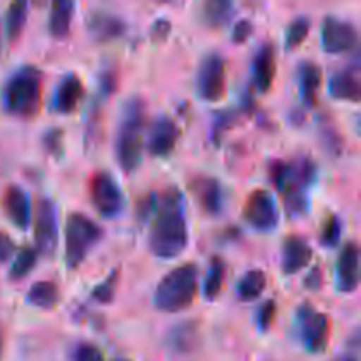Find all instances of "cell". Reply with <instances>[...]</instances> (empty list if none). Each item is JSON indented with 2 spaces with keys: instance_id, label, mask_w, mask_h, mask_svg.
<instances>
[{
  "instance_id": "cell-4",
  "label": "cell",
  "mask_w": 361,
  "mask_h": 361,
  "mask_svg": "<svg viewBox=\"0 0 361 361\" xmlns=\"http://www.w3.org/2000/svg\"><path fill=\"white\" fill-rule=\"evenodd\" d=\"M197 293V264L183 263L166 274L157 284L154 305L161 312H182L192 305Z\"/></svg>"
},
{
  "instance_id": "cell-7",
  "label": "cell",
  "mask_w": 361,
  "mask_h": 361,
  "mask_svg": "<svg viewBox=\"0 0 361 361\" xmlns=\"http://www.w3.org/2000/svg\"><path fill=\"white\" fill-rule=\"evenodd\" d=\"M34 235L37 254L53 256L59 245V208L49 197H41L35 204Z\"/></svg>"
},
{
  "instance_id": "cell-9",
  "label": "cell",
  "mask_w": 361,
  "mask_h": 361,
  "mask_svg": "<svg viewBox=\"0 0 361 361\" xmlns=\"http://www.w3.org/2000/svg\"><path fill=\"white\" fill-rule=\"evenodd\" d=\"M88 190H90L92 204L97 208V212L102 217H118L123 208V192L118 187V183H116V180L109 173H94L90 183H88Z\"/></svg>"
},
{
  "instance_id": "cell-18",
  "label": "cell",
  "mask_w": 361,
  "mask_h": 361,
  "mask_svg": "<svg viewBox=\"0 0 361 361\" xmlns=\"http://www.w3.org/2000/svg\"><path fill=\"white\" fill-rule=\"evenodd\" d=\"M275 73H277V62H275V48L271 42H264L257 49L252 63V76L254 85L259 92L270 90L274 85Z\"/></svg>"
},
{
  "instance_id": "cell-22",
  "label": "cell",
  "mask_w": 361,
  "mask_h": 361,
  "mask_svg": "<svg viewBox=\"0 0 361 361\" xmlns=\"http://www.w3.org/2000/svg\"><path fill=\"white\" fill-rule=\"evenodd\" d=\"M166 344L173 353L178 355H189L200 344V328L192 321L180 323L178 326L173 328L166 337Z\"/></svg>"
},
{
  "instance_id": "cell-12",
  "label": "cell",
  "mask_w": 361,
  "mask_h": 361,
  "mask_svg": "<svg viewBox=\"0 0 361 361\" xmlns=\"http://www.w3.org/2000/svg\"><path fill=\"white\" fill-rule=\"evenodd\" d=\"M178 137L180 130L175 120L171 116L161 115L152 122L147 148L154 157H168L175 150Z\"/></svg>"
},
{
  "instance_id": "cell-6",
  "label": "cell",
  "mask_w": 361,
  "mask_h": 361,
  "mask_svg": "<svg viewBox=\"0 0 361 361\" xmlns=\"http://www.w3.org/2000/svg\"><path fill=\"white\" fill-rule=\"evenodd\" d=\"M296 330L310 353H321L330 337V319L326 314L317 312L310 303H303L296 310Z\"/></svg>"
},
{
  "instance_id": "cell-32",
  "label": "cell",
  "mask_w": 361,
  "mask_h": 361,
  "mask_svg": "<svg viewBox=\"0 0 361 361\" xmlns=\"http://www.w3.org/2000/svg\"><path fill=\"white\" fill-rule=\"evenodd\" d=\"M342 236V222L337 215H330L326 219V222L323 224V229H321V243L328 249L335 247L338 243Z\"/></svg>"
},
{
  "instance_id": "cell-40",
  "label": "cell",
  "mask_w": 361,
  "mask_h": 361,
  "mask_svg": "<svg viewBox=\"0 0 361 361\" xmlns=\"http://www.w3.org/2000/svg\"><path fill=\"white\" fill-rule=\"evenodd\" d=\"M14 250H16V245H14L13 238L6 233H0V263H6L13 257Z\"/></svg>"
},
{
  "instance_id": "cell-19",
  "label": "cell",
  "mask_w": 361,
  "mask_h": 361,
  "mask_svg": "<svg viewBox=\"0 0 361 361\" xmlns=\"http://www.w3.org/2000/svg\"><path fill=\"white\" fill-rule=\"evenodd\" d=\"M330 94L341 101L358 102L361 97L360 73L356 67L341 69L330 78Z\"/></svg>"
},
{
  "instance_id": "cell-2",
  "label": "cell",
  "mask_w": 361,
  "mask_h": 361,
  "mask_svg": "<svg viewBox=\"0 0 361 361\" xmlns=\"http://www.w3.org/2000/svg\"><path fill=\"white\" fill-rule=\"evenodd\" d=\"M147 122V106L141 97H130L123 104L118 133H116V161L126 173H133L143 157V130Z\"/></svg>"
},
{
  "instance_id": "cell-21",
  "label": "cell",
  "mask_w": 361,
  "mask_h": 361,
  "mask_svg": "<svg viewBox=\"0 0 361 361\" xmlns=\"http://www.w3.org/2000/svg\"><path fill=\"white\" fill-rule=\"evenodd\" d=\"M81 97H83V81L74 73H69L60 80L59 87H56L53 106L56 111L71 113L76 109Z\"/></svg>"
},
{
  "instance_id": "cell-25",
  "label": "cell",
  "mask_w": 361,
  "mask_h": 361,
  "mask_svg": "<svg viewBox=\"0 0 361 361\" xmlns=\"http://www.w3.org/2000/svg\"><path fill=\"white\" fill-rule=\"evenodd\" d=\"M267 289V274L261 270H249L236 286V293L242 302H252L259 298Z\"/></svg>"
},
{
  "instance_id": "cell-10",
  "label": "cell",
  "mask_w": 361,
  "mask_h": 361,
  "mask_svg": "<svg viewBox=\"0 0 361 361\" xmlns=\"http://www.w3.org/2000/svg\"><path fill=\"white\" fill-rule=\"evenodd\" d=\"M197 94L203 101L215 102L226 94V62L219 53L203 56L196 76Z\"/></svg>"
},
{
  "instance_id": "cell-11",
  "label": "cell",
  "mask_w": 361,
  "mask_h": 361,
  "mask_svg": "<svg viewBox=\"0 0 361 361\" xmlns=\"http://www.w3.org/2000/svg\"><path fill=\"white\" fill-rule=\"evenodd\" d=\"M321 44L326 53H345L358 46V30L351 21L326 16L321 28Z\"/></svg>"
},
{
  "instance_id": "cell-29",
  "label": "cell",
  "mask_w": 361,
  "mask_h": 361,
  "mask_svg": "<svg viewBox=\"0 0 361 361\" xmlns=\"http://www.w3.org/2000/svg\"><path fill=\"white\" fill-rule=\"evenodd\" d=\"M281 190L282 201H284L286 212H288L289 217H298V215L307 214L309 201H307L305 189H302L298 185H293V183H286Z\"/></svg>"
},
{
  "instance_id": "cell-1",
  "label": "cell",
  "mask_w": 361,
  "mask_h": 361,
  "mask_svg": "<svg viewBox=\"0 0 361 361\" xmlns=\"http://www.w3.org/2000/svg\"><path fill=\"white\" fill-rule=\"evenodd\" d=\"M154 214L148 249L159 259H175L189 245L183 194L176 187H168L157 197Z\"/></svg>"
},
{
  "instance_id": "cell-16",
  "label": "cell",
  "mask_w": 361,
  "mask_h": 361,
  "mask_svg": "<svg viewBox=\"0 0 361 361\" xmlns=\"http://www.w3.org/2000/svg\"><path fill=\"white\" fill-rule=\"evenodd\" d=\"M312 259V249L309 242L302 236H288L282 243V271L286 275H293L307 268Z\"/></svg>"
},
{
  "instance_id": "cell-39",
  "label": "cell",
  "mask_w": 361,
  "mask_h": 361,
  "mask_svg": "<svg viewBox=\"0 0 361 361\" xmlns=\"http://www.w3.org/2000/svg\"><path fill=\"white\" fill-rule=\"evenodd\" d=\"M233 118H235V116H233L231 111H221V115L217 116V120H215V123H214V141L215 143H219V140L224 136V133L229 129V126L233 123Z\"/></svg>"
},
{
  "instance_id": "cell-15",
  "label": "cell",
  "mask_w": 361,
  "mask_h": 361,
  "mask_svg": "<svg viewBox=\"0 0 361 361\" xmlns=\"http://www.w3.org/2000/svg\"><path fill=\"white\" fill-rule=\"evenodd\" d=\"M2 208L6 217L16 226L18 229H27L30 224V200L28 194L20 185L6 187L2 194Z\"/></svg>"
},
{
  "instance_id": "cell-36",
  "label": "cell",
  "mask_w": 361,
  "mask_h": 361,
  "mask_svg": "<svg viewBox=\"0 0 361 361\" xmlns=\"http://www.w3.org/2000/svg\"><path fill=\"white\" fill-rule=\"evenodd\" d=\"M42 145H44L46 152L49 155H55L59 157L63 150V133L62 129H49L48 133L42 137Z\"/></svg>"
},
{
  "instance_id": "cell-38",
  "label": "cell",
  "mask_w": 361,
  "mask_h": 361,
  "mask_svg": "<svg viewBox=\"0 0 361 361\" xmlns=\"http://www.w3.org/2000/svg\"><path fill=\"white\" fill-rule=\"evenodd\" d=\"M252 35V21L250 20H240L236 21L235 27H233L231 39L236 42V44H243L247 39Z\"/></svg>"
},
{
  "instance_id": "cell-17",
  "label": "cell",
  "mask_w": 361,
  "mask_h": 361,
  "mask_svg": "<svg viewBox=\"0 0 361 361\" xmlns=\"http://www.w3.org/2000/svg\"><path fill=\"white\" fill-rule=\"evenodd\" d=\"M87 28L97 41L106 42L120 37L126 32V23L116 14L95 9L87 14Z\"/></svg>"
},
{
  "instance_id": "cell-41",
  "label": "cell",
  "mask_w": 361,
  "mask_h": 361,
  "mask_svg": "<svg viewBox=\"0 0 361 361\" xmlns=\"http://www.w3.org/2000/svg\"><path fill=\"white\" fill-rule=\"evenodd\" d=\"M321 282H323V271H321L319 267H314L312 270L307 274L305 281H303V286L307 289H319L321 288Z\"/></svg>"
},
{
  "instance_id": "cell-44",
  "label": "cell",
  "mask_w": 361,
  "mask_h": 361,
  "mask_svg": "<svg viewBox=\"0 0 361 361\" xmlns=\"http://www.w3.org/2000/svg\"><path fill=\"white\" fill-rule=\"evenodd\" d=\"M341 361H358V360H356L355 356H344Z\"/></svg>"
},
{
  "instance_id": "cell-14",
  "label": "cell",
  "mask_w": 361,
  "mask_h": 361,
  "mask_svg": "<svg viewBox=\"0 0 361 361\" xmlns=\"http://www.w3.org/2000/svg\"><path fill=\"white\" fill-rule=\"evenodd\" d=\"M360 282V249L356 242L342 247L337 261V288L341 293H353Z\"/></svg>"
},
{
  "instance_id": "cell-47",
  "label": "cell",
  "mask_w": 361,
  "mask_h": 361,
  "mask_svg": "<svg viewBox=\"0 0 361 361\" xmlns=\"http://www.w3.org/2000/svg\"><path fill=\"white\" fill-rule=\"evenodd\" d=\"M116 361H129V360H116Z\"/></svg>"
},
{
  "instance_id": "cell-35",
  "label": "cell",
  "mask_w": 361,
  "mask_h": 361,
  "mask_svg": "<svg viewBox=\"0 0 361 361\" xmlns=\"http://www.w3.org/2000/svg\"><path fill=\"white\" fill-rule=\"evenodd\" d=\"M275 314H277V305H275L274 300H267L263 305L257 309L256 312V323L259 326L261 331H267L270 330L271 323L275 319Z\"/></svg>"
},
{
  "instance_id": "cell-43",
  "label": "cell",
  "mask_w": 361,
  "mask_h": 361,
  "mask_svg": "<svg viewBox=\"0 0 361 361\" xmlns=\"http://www.w3.org/2000/svg\"><path fill=\"white\" fill-rule=\"evenodd\" d=\"M116 88V74L115 71H104L101 76V90L104 92L106 95L111 94Z\"/></svg>"
},
{
  "instance_id": "cell-37",
  "label": "cell",
  "mask_w": 361,
  "mask_h": 361,
  "mask_svg": "<svg viewBox=\"0 0 361 361\" xmlns=\"http://www.w3.org/2000/svg\"><path fill=\"white\" fill-rule=\"evenodd\" d=\"M289 175V162L284 161H274L270 164V178L277 189H282Z\"/></svg>"
},
{
  "instance_id": "cell-24",
  "label": "cell",
  "mask_w": 361,
  "mask_h": 361,
  "mask_svg": "<svg viewBox=\"0 0 361 361\" xmlns=\"http://www.w3.org/2000/svg\"><path fill=\"white\" fill-rule=\"evenodd\" d=\"M60 291L55 282L51 281H39L28 289L27 302L37 309H53L59 303Z\"/></svg>"
},
{
  "instance_id": "cell-23",
  "label": "cell",
  "mask_w": 361,
  "mask_h": 361,
  "mask_svg": "<svg viewBox=\"0 0 361 361\" xmlns=\"http://www.w3.org/2000/svg\"><path fill=\"white\" fill-rule=\"evenodd\" d=\"M74 2L71 0H59L53 2L51 13H49L48 27L51 35L55 37H66L71 30V23H73L74 16Z\"/></svg>"
},
{
  "instance_id": "cell-31",
  "label": "cell",
  "mask_w": 361,
  "mask_h": 361,
  "mask_svg": "<svg viewBox=\"0 0 361 361\" xmlns=\"http://www.w3.org/2000/svg\"><path fill=\"white\" fill-rule=\"evenodd\" d=\"M310 32V18L309 16H298L288 25V30L284 35V46L286 49H295L305 41V37Z\"/></svg>"
},
{
  "instance_id": "cell-27",
  "label": "cell",
  "mask_w": 361,
  "mask_h": 361,
  "mask_svg": "<svg viewBox=\"0 0 361 361\" xmlns=\"http://www.w3.org/2000/svg\"><path fill=\"white\" fill-rule=\"evenodd\" d=\"M224 277H226V264L221 257H212L210 259V268H208L207 279H204L203 293L204 298L208 302H214L219 296V293L222 291V286H224Z\"/></svg>"
},
{
  "instance_id": "cell-28",
  "label": "cell",
  "mask_w": 361,
  "mask_h": 361,
  "mask_svg": "<svg viewBox=\"0 0 361 361\" xmlns=\"http://www.w3.org/2000/svg\"><path fill=\"white\" fill-rule=\"evenodd\" d=\"M28 16V2L25 0H18V2H13L9 7H7L6 13V32L7 37L11 41H16L20 37L21 30H23L25 23H27Z\"/></svg>"
},
{
  "instance_id": "cell-5",
  "label": "cell",
  "mask_w": 361,
  "mask_h": 361,
  "mask_svg": "<svg viewBox=\"0 0 361 361\" xmlns=\"http://www.w3.org/2000/svg\"><path fill=\"white\" fill-rule=\"evenodd\" d=\"M102 238V229L85 214L74 212L66 222V261L71 270L80 267Z\"/></svg>"
},
{
  "instance_id": "cell-20",
  "label": "cell",
  "mask_w": 361,
  "mask_h": 361,
  "mask_svg": "<svg viewBox=\"0 0 361 361\" xmlns=\"http://www.w3.org/2000/svg\"><path fill=\"white\" fill-rule=\"evenodd\" d=\"M296 80H298V90L303 101L309 106L316 104L317 92H319L323 71L312 60H303L296 67Z\"/></svg>"
},
{
  "instance_id": "cell-3",
  "label": "cell",
  "mask_w": 361,
  "mask_h": 361,
  "mask_svg": "<svg viewBox=\"0 0 361 361\" xmlns=\"http://www.w3.org/2000/svg\"><path fill=\"white\" fill-rule=\"evenodd\" d=\"M42 74L37 67H20L2 90V104L7 113L20 118H32L41 109Z\"/></svg>"
},
{
  "instance_id": "cell-42",
  "label": "cell",
  "mask_w": 361,
  "mask_h": 361,
  "mask_svg": "<svg viewBox=\"0 0 361 361\" xmlns=\"http://www.w3.org/2000/svg\"><path fill=\"white\" fill-rule=\"evenodd\" d=\"M169 32H171V23L168 20H157L152 27V37L155 41H162V39L168 37Z\"/></svg>"
},
{
  "instance_id": "cell-45",
  "label": "cell",
  "mask_w": 361,
  "mask_h": 361,
  "mask_svg": "<svg viewBox=\"0 0 361 361\" xmlns=\"http://www.w3.org/2000/svg\"><path fill=\"white\" fill-rule=\"evenodd\" d=\"M2 348H4V342H2V331H0V358H2Z\"/></svg>"
},
{
  "instance_id": "cell-30",
  "label": "cell",
  "mask_w": 361,
  "mask_h": 361,
  "mask_svg": "<svg viewBox=\"0 0 361 361\" xmlns=\"http://www.w3.org/2000/svg\"><path fill=\"white\" fill-rule=\"evenodd\" d=\"M35 263H37V250L34 247H23L14 259L13 267H11L9 279L11 281H21L34 270Z\"/></svg>"
},
{
  "instance_id": "cell-26",
  "label": "cell",
  "mask_w": 361,
  "mask_h": 361,
  "mask_svg": "<svg viewBox=\"0 0 361 361\" xmlns=\"http://www.w3.org/2000/svg\"><path fill=\"white\" fill-rule=\"evenodd\" d=\"M235 6L226 0H208L201 7V16H203L204 23L210 27H222L228 23L233 16Z\"/></svg>"
},
{
  "instance_id": "cell-34",
  "label": "cell",
  "mask_w": 361,
  "mask_h": 361,
  "mask_svg": "<svg viewBox=\"0 0 361 361\" xmlns=\"http://www.w3.org/2000/svg\"><path fill=\"white\" fill-rule=\"evenodd\" d=\"M71 361H104V355L97 345L90 342H80L71 353Z\"/></svg>"
},
{
  "instance_id": "cell-33",
  "label": "cell",
  "mask_w": 361,
  "mask_h": 361,
  "mask_svg": "<svg viewBox=\"0 0 361 361\" xmlns=\"http://www.w3.org/2000/svg\"><path fill=\"white\" fill-rule=\"evenodd\" d=\"M118 275H120L118 270H113L111 275H109L104 282H101V284H99L94 291H92V298L99 303L113 302L116 286H118Z\"/></svg>"
},
{
  "instance_id": "cell-8",
  "label": "cell",
  "mask_w": 361,
  "mask_h": 361,
  "mask_svg": "<svg viewBox=\"0 0 361 361\" xmlns=\"http://www.w3.org/2000/svg\"><path fill=\"white\" fill-rule=\"evenodd\" d=\"M242 215L250 228L261 233L274 231L281 219L275 197L267 189H256L247 196Z\"/></svg>"
},
{
  "instance_id": "cell-46",
  "label": "cell",
  "mask_w": 361,
  "mask_h": 361,
  "mask_svg": "<svg viewBox=\"0 0 361 361\" xmlns=\"http://www.w3.org/2000/svg\"><path fill=\"white\" fill-rule=\"evenodd\" d=\"M0 51H2V30H0Z\"/></svg>"
},
{
  "instance_id": "cell-13",
  "label": "cell",
  "mask_w": 361,
  "mask_h": 361,
  "mask_svg": "<svg viewBox=\"0 0 361 361\" xmlns=\"http://www.w3.org/2000/svg\"><path fill=\"white\" fill-rule=\"evenodd\" d=\"M189 187L192 190L194 197H196L197 204H200L204 214H221L224 196H222V185L217 178L207 175H196L190 180Z\"/></svg>"
}]
</instances>
